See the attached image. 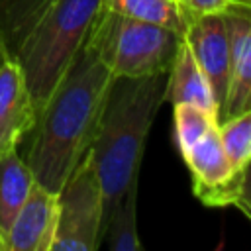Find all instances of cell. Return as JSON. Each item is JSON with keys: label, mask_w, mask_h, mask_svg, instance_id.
Returning <instances> with one entry per match:
<instances>
[{"label": "cell", "mask_w": 251, "mask_h": 251, "mask_svg": "<svg viewBox=\"0 0 251 251\" xmlns=\"http://www.w3.org/2000/svg\"><path fill=\"white\" fill-rule=\"evenodd\" d=\"M222 16L227 29L229 71L218 122L251 110V8L231 4Z\"/></svg>", "instance_id": "6"}, {"label": "cell", "mask_w": 251, "mask_h": 251, "mask_svg": "<svg viewBox=\"0 0 251 251\" xmlns=\"http://www.w3.org/2000/svg\"><path fill=\"white\" fill-rule=\"evenodd\" d=\"M100 0H0V49L24 71L35 110L78 53Z\"/></svg>", "instance_id": "2"}, {"label": "cell", "mask_w": 251, "mask_h": 251, "mask_svg": "<svg viewBox=\"0 0 251 251\" xmlns=\"http://www.w3.org/2000/svg\"><path fill=\"white\" fill-rule=\"evenodd\" d=\"M173 120H175V139L180 155L186 153L208 129L218 126L216 114L186 102L173 104Z\"/></svg>", "instance_id": "17"}, {"label": "cell", "mask_w": 251, "mask_h": 251, "mask_svg": "<svg viewBox=\"0 0 251 251\" xmlns=\"http://www.w3.org/2000/svg\"><path fill=\"white\" fill-rule=\"evenodd\" d=\"M180 35L147 22H137L98 6L84 43L106 71L116 76H147L167 73Z\"/></svg>", "instance_id": "4"}, {"label": "cell", "mask_w": 251, "mask_h": 251, "mask_svg": "<svg viewBox=\"0 0 251 251\" xmlns=\"http://www.w3.org/2000/svg\"><path fill=\"white\" fill-rule=\"evenodd\" d=\"M57 229V192L33 182L6 237V251H51Z\"/></svg>", "instance_id": "9"}, {"label": "cell", "mask_w": 251, "mask_h": 251, "mask_svg": "<svg viewBox=\"0 0 251 251\" xmlns=\"http://www.w3.org/2000/svg\"><path fill=\"white\" fill-rule=\"evenodd\" d=\"M137 184L139 178L133 180L126 192L120 196V200L110 210L106 222H104V235L102 243L110 251H139L141 241L137 235Z\"/></svg>", "instance_id": "13"}, {"label": "cell", "mask_w": 251, "mask_h": 251, "mask_svg": "<svg viewBox=\"0 0 251 251\" xmlns=\"http://www.w3.org/2000/svg\"><path fill=\"white\" fill-rule=\"evenodd\" d=\"M216 127L233 171L247 169L251 161V110L218 122Z\"/></svg>", "instance_id": "15"}, {"label": "cell", "mask_w": 251, "mask_h": 251, "mask_svg": "<svg viewBox=\"0 0 251 251\" xmlns=\"http://www.w3.org/2000/svg\"><path fill=\"white\" fill-rule=\"evenodd\" d=\"M100 8L137 20L167 27L182 37L186 14L175 0H100Z\"/></svg>", "instance_id": "14"}, {"label": "cell", "mask_w": 251, "mask_h": 251, "mask_svg": "<svg viewBox=\"0 0 251 251\" xmlns=\"http://www.w3.org/2000/svg\"><path fill=\"white\" fill-rule=\"evenodd\" d=\"M102 233V186L90 155L84 153L57 190V229L51 251H96Z\"/></svg>", "instance_id": "5"}, {"label": "cell", "mask_w": 251, "mask_h": 251, "mask_svg": "<svg viewBox=\"0 0 251 251\" xmlns=\"http://www.w3.org/2000/svg\"><path fill=\"white\" fill-rule=\"evenodd\" d=\"M37 118L24 71L10 57L0 61V153L18 149Z\"/></svg>", "instance_id": "8"}, {"label": "cell", "mask_w": 251, "mask_h": 251, "mask_svg": "<svg viewBox=\"0 0 251 251\" xmlns=\"http://www.w3.org/2000/svg\"><path fill=\"white\" fill-rule=\"evenodd\" d=\"M182 159L192 175V192L218 186L233 175V167L226 157L216 126L182 153Z\"/></svg>", "instance_id": "12"}, {"label": "cell", "mask_w": 251, "mask_h": 251, "mask_svg": "<svg viewBox=\"0 0 251 251\" xmlns=\"http://www.w3.org/2000/svg\"><path fill=\"white\" fill-rule=\"evenodd\" d=\"M165 75L116 76L110 82L94 137L86 149L102 186L104 222L126 188L139 178L145 141L163 104Z\"/></svg>", "instance_id": "3"}, {"label": "cell", "mask_w": 251, "mask_h": 251, "mask_svg": "<svg viewBox=\"0 0 251 251\" xmlns=\"http://www.w3.org/2000/svg\"><path fill=\"white\" fill-rule=\"evenodd\" d=\"M194 196L208 208H239L243 216L251 218V198H249V167L237 169L233 175L212 188H204L194 192Z\"/></svg>", "instance_id": "16"}, {"label": "cell", "mask_w": 251, "mask_h": 251, "mask_svg": "<svg viewBox=\"0 0 251 251\" xmlns=\"http://www.w3.org/2000/svg\"><path fill=\"white\" fill-rule=\"evenodd\" d=\"M0 251H4V243H2V239H0Z\"/></svg>", "instance_id": "20"}, {"label": "cell", "mask_w": 251, "mask_h": 251, "mask_svg": "<svg viewBox=\"0 0 251 251\" xmlns=\"http://www.w3.org/2000/svg\"><path fill=\"white\" fill-rule=\"evenodd\" d=\"M186 16H200V14H218L224 12L229 0H175Z\"/></svg>", "instance_id": "18"}, {"label": "cell", "mask_w": 251, "mask_h": 251, "mask_svg": "<svg viewBox=\"0 0 251 251\" xmlns=\"http://www.w3.org/2000/svg\"><path fill=\"white\" fill-rule=\"evenodd\" d=\"M182 41L188 45L194 61L208 78L220 112V106L226 96L229 71V43L222 12L186 16Z\"/></svg>", "instance_id": "7"}, {"label": "cell", "mask_w": 251, "mask_h": 251, "mask_svg": "<svg viewBox=\"0 0 251 251\" xmlns=\"http://www.w3.org/2000/svg\"><path fill=\"white\" fill-rule=\"evenodd\" d=\"M110 82L112 75L82 41L27 133L24 161L37 184L53 192L63 186L94 137Z\"/></svg>", "instance_id": "1"}, {"label": "cell", "mask_w": 251, "mask_h": 251, "mask_svg": "<svg viewBox=\"0 0 251 251\" xmlns=\"http://www.w3.org/2000/svg\"><path fill=\"white\" fill-rule=\"evenodd\" d=\"M229 4H235V6H249V8H251V0H229Z\"/></svg>", "instance_id": "19"}, {"label": "cell", "mask_w": 251, "mask_h": 251, "mask_svg": "<svg viewBox=\"0 0 251 251\" xmlns=\"http://www.w3.org/2000/svg\"><path fill=\"white\" fill-rule=\"evenodd\" d=\"M33 182V173L18 149L0 153V239L4 243V251L12 222L25 202Z\"/></svg>", "instance_id": "11"}, {"label": "cell", "mask_w": 251, "mask_h": 251, "mask_svg": "<svg viewBox=\"0 0 251 251\" xmlns=\"http://www.w3.org/2000/svg\"><path fill=\"white\" fill-rule=\"evenodd\" d=\"M2 57H4V53H2V49H0V61H2Z\"/></svg>", "instance_id": "21"}, {"label": "cell", "mask_w": 251, "mask_h": 251, "mask_svg": "<svg viewBox=\"0 0 251 251\" xmlns=\"http://www.w3.org/2000/svg\"><path fill=\"white\" fill-rule=\"evenodd\" d=\"M163 102L167 104H196L212 114L218 116V102L214 98L212 86L204 73L200 71L198 63L194 61L188 45L180 39L173 61L167 69L165 88H163Z\"/></svg>", "instance_id": "10"}]
</instances>
